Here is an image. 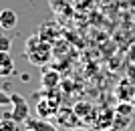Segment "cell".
Returning a JSON list of instances; mask_svg holds the SVG:
<instances>
[{
	"label": "cell",
	"mask_w": 135,
	"mask_h": 131,
	"mask_svg": "<svg viewBox=\"0 0 135 131\" xmlns=\"http://www.w3.org/2000/svg\"><path fill=\"white\" fill-rule=\"evenodd\" d=\"M24 57L32 65H36V67H45L52 57V46H51V42L42 40L38 34H34V36H30V38L26 40Z\"/></svg>",
	"instance_id": "1"
},
{
	"label": "cell",
	"mask_w": 135,
	"mask_h": 131,
	"mask_svg": "<svg viewBox=\"0 0 135 131\" xmlns=\"http://www.w3.org/2000/svg\"><path fill=\"white\" fill-rule=\"evenodd\" d=\"M10 97H12V111L6 113V117L14 119L16 123H26V119L30 117V109H28L26 99L20 93H10Z\"/></svg>",
	"instance_id": "2"
},
{
	"label": "cell",
	"mask_w": 135,
	"mask_h": 131,
	"mask_svg": "<svg viewBox=\"0 0 135 131\" xmlns=\"http://www.w3.org/2000/svg\"><path fill=\"white\" fill-rule=\"evenodd\" d=\"M73 109H75L77 117H79L83 123L95 125V119H97V107L93 105V103H89V101H79Z\"/></svg>",
	"instance_id": "3"
},
{
	"label": "cell",
	"mask_w": 135,
	"mask_h": 131,
	"mask_svg": "<svg viewBox=\"0 0 135 131\" xmlns=\"http://www.w3.org/2000/svg\"><path fill=\"white\" fill-rule=\"evenodd\" d=\"M113 123H115V109H109V107L97 109V119H95V127L99 131L111 129Z\"/></svg>",
	"instance_id": "4"
},
{
	"label": "cell",
	"mask_w": 135,
	"mask_h": 131,
	"mask_svg": "<svg viewBox=\"0 0 135 131\" xmlns=\"http://www.w3.org/2000/svg\"><path fill=\"white\" fill-rule=\"evenodd\" d=\"M36 111H38V117H42V119H49V117H52V115L59 113V103H56V99H51V95H49L46 99L38 101V105H36Z\"/></svg>",
	"instance_id": "5"
},
{
	"label": "cell",
	"mask_w": 135,
	"mask_h": 131,
	"mask_svg": "<svg viewBox=\"0 0 135 131\" xmlns=\"http://www.w3.org/2000/svg\"><path fill=\"white\" fill-rule=\"evenodd\" d=\"M16 24H18V14L12 8L0 10V28L2 30H12L16 28Z\"/></svg>",
	"instance_id": "6"
},
{
	"label": "cell",
	"mask_w": 135,
	"mask_h": 131,
	"mask_svg": "<svg viewBox=\"0 0 135 131\" xmlns=\"http://www.w3.org/2000/svg\"><path fill=\"white\" fill-rule=\"evenodd\" d=\"M56 119L61 125H69V127H79V121H81L75 113V109H59Z\"/></svg>",
	"instance_id": "7"
},
{
	"label": "cell",
	"mask_w": 135,
	"mask_h": 131,
	"mask_svg": "<svg viewBox=\"0 0 135 131\" xmlns=\"http://www.w3.org/2000/svg\"><path fill=\"white\" fill-rule=\"evenodd\" d=\"M24 125H26V129H30V131H56V125H52L51 121L42 119V117H38V119L28 117Z\"/></svg>",
	"instance_id": "8"
},
{
	"label": "cell",
	"mask_w": 135,
	"mask_h": 131,
	"mask_svg": "<svg viewBox=\"0 0 135 131\" xmlns=\"http://www.w3.org/2000/svg\"><path fill=\"white\" fill-rule=\"evenodd\" d=\"M14 73V59L10 52H0V79H6Z\"/></svg>",
	"instance_id": "9"
},
{
	"label": "cell",
	"mask_w": 135,
	"mask_h": 131,
	"mask_svg": "<svg viewBox=\"0 0 135 131\" xmlns=\"http://www.w3.org/2000/svg\"><path fill=\"white\" fill-rule=\"evenodd\" d=\"M133 97H135V87L131 85L129 81H121L119 87H117V99H119V101L131 103V101H133Z\"/></svg>",
	"instance_id": "10"
},
{
	"label": "cell",
	"mask_w": 135,
	"mask_h": 131,
	"mask_svg": "<svg viewBox=\"0 0 135 131\" xmlns=\"http://www.w3.org/2000/svg\"><path fill=\"white\" fill-rule=\"evenodd\" d=\"M56 85H59V73L49 71V73L42 75V87H45V89H55Z\"/></svg>",
	"instance_id": "11"
},
{
	"label": "cell",
	"mask_w": 135,
	"mask_h": 131,
	"mask_svg": "<svg viewBox=\"0 0 135 131\" xmlns=\"http://www.w3.org/2000/svg\"><path fill=\"white\" fill-rule=\"evenodd\" d=\"M0 131H20V123L4 115V117H0Z\"/></svg>",
	"instance_id": "12"
},
{
	"label": "cell",
	"mask_w": 135,
	"mask_h": 131,
	"mask_svg": "<svg viewBox=\"0 0 135 131\" xmlns=\"http://www.w3.org/2000/svg\"><path fill=\"white\" fill-rule=\"evenodd\" d=\"M133 111H135L133 103H127V101H119V105L115 107V113L127 115V117H133Z\"/></svg>",
	"instance_id": "13"
},
{
	"label": "cell",
	"mask_w": 135,
	"mask_h": 131,
	"mask_svg": "<svg viewBox=\"0 0 135 131\" xmlns=\"http://www.w3.org/2000/svg\"><path fill=\"white\" fill-rule=\"evenodd\" d=\"M131 119H133V117H127V115H119V113H115V123H113V127L125 129V127H129V125H131Z\"/></svg>",
	"instance_id": "14"
},
{
	"label": "cell",
	"mask_w": 135,
	"mask_h": 131,
	"mask_svg": "<svg viewBox=\"0 0 135 131\" xmlns=\"http://www.w3.org/2000/svg\"><path fill=\"white\" fill-rule=\"evenodd\" d=\"M12 40L6 36V34H0V52H10Z\"/></svg>",
	"instance_id": "15"
},
{
	"label": "cell",
	"mask_w": 135,
	"mask_h": 131,
	"mask_svg": "<svg viewBox=\"0 0 135 131\" xmlns=\"http://www.w3.org/2000/svg\"><path fill=\"white\" fill-rule=\"evenodd\" d=\"M4 105H12V97H10V93L0 89V107H4Z\"/></svg>",
	"instance_id": "16"
},
{
	"label": "cell",
	"mask_w": 135,
	"mask_h": 131,
	"mask_svg": "<svg viewBox=\"0 0 135 131\" xmlns=\"http://www.w3.org/2000/svg\"><path fill=\"white\" fill-rule=\"evenodd\" d=\"M71 131H93L91 127H73Z\"/></svg>",
	"instance_id": "17"
},
{
	"label": "cell",
	"mask_w": 135,
	"mask_h": 131,
	"mask_svg": "<svg viewBox=\"0 0 135 131\" xmlns=\"http://www.w3.org/2000/svg\"><path fill=\"white\" fill-rule=\"evenodd\" d=\"M105 131H125V129H119V127H111V129H105Z\"/></svg>",
	"instance_id": "18"
},
{
	"label": "cell",
	"mask_w": 135,
	"mask_h": 131,
	"mask_svg": "<svg viewBox=\"0 0 135 131\" xmlns=\"http://www.w3.org/2000/svg\"><path fill=\"white\" fill-rule=\"evenodd\" d=\"M131 103H133V107H135V97H133V101H131Z\"/></svg>",
	"instance_id": "19"
},
{
	"label": "cell",
	"mask_w": 135,
	"mask_h": 131,
	"mask_svg": "<svg viewBox=\"0 0 135 131\" xmlns=\"http://www.w3.org/2000/svg\"><path fill=\"white\" fill-rule=\"evenodd\" d=\"M26 131H30V129H26Z\"/></svg>",
	"instance_id": "20"
}]
</instances>
